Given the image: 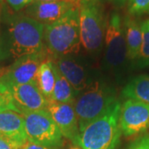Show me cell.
Returning a JSON list of instances; mask_svg holds the SVG:
<instances>
[{
  "mask_svg": "<svg viewBox=\"0 0 149 149\" xmlns=\"http://www.w3.org/2000/svg\"><path fill=\"white\" fill-rule=\"evenodd\" d=\"M3 3V0H0V4H2Z\"/></svg>",
  "mask_w": 149,
  "mask_h": 149,
  "instance_id": "f546056e",
  "label": "cell"
},
{
  "mask_svg": "<svg viewBox=\"0 0 149 149\" xmlns=\"http://www.w3.org/2000/svg\"><path fill=\"white\" fill-rule=\"evenodd\" d=\"M118 4H120V5H123V4H124L126 2H128V0H114Z\"/></svg>",
  "mask_w": 149,
  "mask_h": 149,
  "instance_id": "484cf974",
  "label": "cell"
},
{
  "mask_svg": "<svg viewBox=\"0 0 149 149\" xmlns=\"http://www.w3.org/2000/svg\"><path fill=\"white\" fill-rule=\"evenodd\" d=\"M5 110H13L19 113L14 105L9 88L0 81V112Z\"/></svg>",
  "mask_w": 149,
  "mask_h": 149,
  "instance_id": "ffe728a7",
  "label": "cell"
},
{
  "mask_svg": "<svg viewBox=\"0 0 149 149\" xmlns=\"http://www.w3.org/2000/svg\"><path fill=\"white\" fill-rule=\"evenodd\" d=\"M78 5L75 0H57L52 2H33L27 6L25 15L32 17L43 25L58 21L72 8Z\"/></svg>",
  "mask_w": 149,
  "mask_h": 149,
  "instance_id": "8fae6325",
  "label": "cell"
},
{
  "mask_svg": "<svg viewBox=\"0 0 149 149\" xmlns=\"http://www.w3.org/2000/svg\"><path fill=\"white\" fill-rule=\"evenodd\" d=\"M142 28V44L137 57V66L145 68L149 66V19L141 23Z\"/></svg>",
  "mask_w": 149,
  "mask_h": 149,
  "instance_id": "d6986e66",
  "label": "cell"
},
{
  "mask_svg": "<svg viewBox=\"0 0 149 149\" xmlns=\"http://www.w3.org/2000/svg\"><path fill=\"white\" fill-rule=\"evenodd\" d=\"M54 64L59 72L68 80L75 93L84 91L93 83L85 66L74 59L66 56L56 57Z\"/></svg>",
  "mask_w": 149,
  "mask_h": 149,
  "instance_id": "5bb4252c",
  "label": "cell"
},
{
  "mask_svg": "<svg viewBox=\"0 0 149 149\" xmlns=\"http://www.w3.org/2000/svg\"><path fill=\"white\" fill-rule=\"evenodd\" d=\"M0 138L21 148L27 141L22 114L13 110L0 112Z\"/></svg>",
  "mask_w": 149,
  "mask_h": 149,
  "instance_id": "4fadbf2b",
  "label": "cell"
},
{
  "mask_svg": "<svg viewBox=\"0 0 149 149\" xmlns=\"http://www.w3.org/2000/svg\"><path fill=\"white\" fill-rule=\"evenodd\" d=\"M75 95L73 87L56 67V83L50 100L63 104H73Z\"/></svg>",
  "mask_w": 149,
  "mask_h": 149,
  "instance_id": "ac0fdd59",
  "label": "cell"
},
{
  "mask_svg": "<svg viewBox=\"0 0 149 149\" xmlns=\"http://www.w3.org/2000/svg\"><path fill=\"white\" fill-rule=\"evenodd\" d=\"M27 141L47 148L62 144V134L47 109L23 113Z\"/></svg>",
  "mask_w": 149,
  "mask_h": 149,
  "instance_id": "8992f818",
  "label": "cell"
},
{
  "mask_svg": "<svg viewBox=\"0 0 149 149\" xmlns=\"http://www.w3.org/2000/svg\"><path fill=\"white\" fill-rule=\"evenodd\" d=\"M104 61L107 67L118 70L128 58L123 20L118 13H112L104 33Z\"/></svg>",
  "mask_w": 149,
  "mask_h": 149,
  "instance_id": "52a82bcc",
  "label": "cell"
},
{
  "mask_svg": "<svg viewBox=\"0 0 149 149\" xmlns=\"http://www.w3.org/2000/svg\"><path fill=\"white\" fill-rule=\"evenodd\" d=\"M44 45L56 57L77 53L81 47L78 5L62 18L44 25Z\"/></svg>",
  "mask_w": 149,
  "mask_h": 149,
  "instance_id": "3957f363",
  "label": "cell"
},
{
  "mask_svg": "<svg viewBox=\"0 0 149 149\" xmlns=\"http://www.w3.org/2000/svg\"><path fill=\"white\" fill-rule=\"evenodd\" d=\"M20 149H50L49 148H47V147H44V146H42V145H39V144L33 143L32 142H29V141H27L25 143L23 144L21 147Z\"/></svg>",
  "mask_w": 149,
  "mask_h": 149,
  "instance_id": "cb8c5ba5",
  "label": "cell"
},
{
  "mask_svg": "<svg viewBox=\"0 0 149 149\" xmlns=\"http://www.w3.org/2000/svg\"><path fill=\"white\" fill-rule=\"evenodd\" d=\"M56 83V65L48 60L41 64L37 75V85L40 91L48 100H51Z\"/></svg>",
  "mask_w": 149,
  "mask_h": 149,
  "instance_id": "2e32d148",
  "label": "cell"
},
{
  "mask_svg": "<svg viewBox=\"0 0 149 149\" xmlns=\"http://www.w3.org/2000/svg\"><path fill=\"white\" fill-rule=\"evenodd\" d=\"M14 105L21 114L47 109L49 100L42 94L37 83L8 86Z\"/></svg>",
  "mask_w": 149,
  "mask_h": 149,
  "instance_id": "30bf717a",
  "label": "cell"
},
{
  "mask_svg": "<svg viewBox=\"0 0 149 149\" xmlns=\"http://www.w3.org/2000/svg\"><path fill=\"white\" fill-rule=\"evenodd\" d=\"M78 10L81 46L96 52L102 47L107 24L101 6L97 0H79Z\"/></svg>",
  "mask_w": 149,
  "mask_h": 149,
  "instance_id": "5b68a950",
  "label": "cell"
},
{
  "mask_svg": "<svg viewBox=\"0 0 149 149\" xmlns=\"http://www.w3.org/2000/svg\"><path fill=\"white\" fill-rule=\"evenodd\" d=\"M131 149H149V135L142 138L133 145Z\"/></svg>",
  "mask_w": 149,
  "mask_h": 149,
  "instance_id": "603a6c76",
  "label": "cell"
},
{
  "mask_svg": "<svg viewBox=\"0 0 149 149\" xmlns=\"http://www.w3.org/2000/svg\"><path fill=\"white\" fill-rule=\"evenodd\" d=\"M97 1H100V0H97Z\"/></svg>",
  "mask_w": 149,
  "mask_h": 149,
  "instance_id": "4dcf8cb0",
  "label": "cell"
},
{
  "mask_svg": "<svg viewBox=\"0 0 149 149\" xmlns=\"http://www.w3.org/2000/svg\"><path fill=\"white\" fill-rule=\"evenodd\" d=\"M1 17H2V4H0V30H1Z\"/></svg>",
  "mask_w": 149,
  "mask_h": 149,
  "instance_id": "83f0119b",
  "label": "cell"
},
{
  "mask_svg": "<svg viewBox=\"0 0 149 149\" xmlns=\"http://www.w3.org/2000/svg\"><path fill=\"white\" fill-rule=\"evenodd\" d=\"M47 110L57 125L62 136L74 142L80 133V128L73 104L49 100Z\"/></svg>",
  "mask_w": 149,
  "mask_h": 149,
  "instance_id": "7c38bea8",
  "label": "cell"
},
{
  "mask_svg": "<svg viewBox=\"0 0 149 149\" xmlns=\"http://www.w3.org/2000/svg\"><path fill=\"white\" fill-rule=\"evenodd\" d=\"M11 8L15 12L22 10L34 2V0H5Z\"/></svg>",
  "mask_w": 149,
  "mask_h": 149,
  "instance_id": "7402d4cb",
  "label": "cell"
},
{
  "mask_svg": "<svg viewBox=\"0 0 149 149\" xmlns=\"http://www.w3.org/2000/svg\"><path fill=\"white\" fill-rule=\"evenodd\" d=\"M52 1H57V0H34V2L42 3V2H52Z\"/></svg>",
  "mask_w": 149,
  "mask_h": 149,
  "instance_id": "4316f807",
  "label": "cell"
},
{
  "mask_svg": "<svg viewBox=\"0 0 149 149\" xmlns=\"http://www.w3.org/2000/svg\"><path fill=\"white\" fill-rule=\"evenodd\" d=\"M45 60V51L17 59L2 74L0 81L8 86L37 83L38 69Z\"/></svg>",
  "mask_w": 149,
  "mask_h": 149,
  "instance_id": "ba28073f",
  "label": "cell"
},
{
  "mask_svg": "<svg viewBox=\"0 0 149 149\" xmlns=\"http://www.w3.org/2000/svg\"><path fill=\"white\" fill-rule=\"evenodd\" d=\"M121 104L117 100L100 117L89 123L73 143L81 149H116L121 137Z\"/></svg>",
  "mask_w": 149,
  "mask_h": 149,
  "instance_id": "7a4b0ae2",
  "label": "cell"
},
{
  "mask_svg": "<svg viewBox=\"0 0 149 149\" xmlns=\"http://www.w3.org/2000/svg\"><path fill=\"white\" fill-rule=\"evenodd\" d=\"M116 100L114 91L101 81H95L74 99V111L80 132L91 122L100 117Z\"/></svg>",
  "mask_w": 149,
  "mask_h": 149,
  "instance_id": "277c9868",
  "label": "cell"
},
{
  "mask_svg": "<svg viewBox=\"0 0 149 149\" xmlns=\"http://www.w3.org/2000/svg\"><path fill=\"white\" fill-rule=\"evenodd\" d=\"M126 98L149 104V76L139 75L128 82L122 91Z\"/></svg>",
  "mask_w": 149,
  "mask_h": 149,
  "instance_id": "e0dca14e",
  "label": "cell"
},
{
  "mask_svg": "<svg viewBox=\"0 0 149 149\" xmlns=\"http://www.w3.org/2000/svg\"><path fill=\"white\" fill-rule=\"evenodd\" d=\"M44 25L30 17L14 14L0 30V61H15L44 52Z\"/></svg>",
  "mask_w": 149,
  "mask_h": 149,
  "instance_id": "6da1fadb",
  "label": "cell"
},
{
  "mask_svg": "<svg viewBox=\"0 0 149 149\" xmlns=\"http://www.w3.org/2000/svg\"><path fill=\"white\" fill-rule=\"evenodd\" d=\"M119 125L122 133L130 137L149 128V104L128 99L121 105Z\"/></svg>",
  "mask_w": 149,
  "mask_h": 149,
  "instance_id": "9c48e42d",
  "label": "cell"
},
{
  "mask_svg": "<svg viewBox=\"0 0 149 149\" xmlns=\"http://www.w3.org/2000/svg\"><path fill=\"white\" fill-rule=\"evenodd\" d=\"M69 149H81V148H79V147H77V146H73V147L70 148Z\"/></svg>",
  "mask_w": 149,
  "mask_h": 149,
  "instance_id": "f1b7e54d",
  "label": "cell"
},
{
  "mask_svg": "<svg viewBox=\"0 0 149 149\" xmlns=\"http://www.w3.org/2000/svg\"><path fill=\"white\" fill-rule=\"evenodd\" d=\"M0 149H17L13 144L0 138Z\"/></svg>",
  "mask_w": 149,
  "mask_h": 149,
  "instance_id": "d4e9b609",
  "label": "cell"
},
{
  "mask_svg": "<svg viewBox=\"0 0 149 149\" xmlns=\"http://www.w3.org/2000/svg\"><path fill=\"white\" fill-rule=\"evenodd\" d=\"M129 16H142L149 13V0H128Z\"/></svg>",
  "mask_w": 149,
  "mask_h": 149,
  "instance_id": "44dd1931",
  "label": "cell"
},
{
  "mask_svg": "<svg viewBox=\"0 0 149 149\" xmlns=\"http://www.w3.org/2000/svg\"><path fill=\"white\" fill-rule=\"evenodd\" d=\"M128 58L130 61L136 60L139 56L142 44V28L141 23L131 16H126L123 21Z\"/></svg>",
  "mask_w": 149,
  "mask_h": 149,
  "instance_id": "9a60e30c",
  "label": "cell"
}]
</instances>
